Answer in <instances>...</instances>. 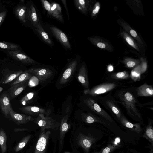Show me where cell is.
<instances>
[{
	"label": "cell",
	"instance_id": "obj_45",
	"mask_svg": "<svg viewBox=\"0 0 153 153\" xmlns=\"http://www.w3.org/2000/svg\"><path fill=\"white\" fill-rule=\"evenodd\" d=\"M150 153H153L152 149L150 150Z\"/></svg>",
	"mask_w": 153,
	"mask_h": 153
},
{
	"label": "cell",
	"instance_id": "obj_27",
	"mask_svg": "<svg viewBox=\"0 0 153 153\" xmlns=\"http://www.w3.org/2000/svg\"><path fill=\"white\" fill-rule=\"evenodd\" d=\"M112 78L116 79L121 80L128 78L130 77V75L126 71H124L114 74L111 75Z\"/></svg>",
	"mask_w": 153,
	"mask_h": 153
},
{
	"label": "cell",
	"instance_id": "obj_41",
	"mask_svg": "<svg viewBox=\"0 0 153 153\" xmlns=\"http://www.w3.org/2000/svg\"><path fill=\"white\" fill-rule=\"evenodd\" d=\"M47 70L45 69H42L39 70L38 72V74L40 75H42L45 74Z\"/></svg>",
	"mask_w": 153,
	"mask_h": 153
},
{
	"label": "cell",
	"instance_id": "obj_3",
	"mask_svg": "<svg viewBox=\"0 0 153 153\" xmlns=\"http://www.w3.org/2000/svg\"><path fill=\"white\" fill-rule=\"evenodd\" d=\"M96 141L94 137L80 134L77 138V144L83 149L86 153H88L89 149L92 144Z\"/></svg>",
	"mask_w": 153,
	"mask_h": 153
},
{
	"label": "cell",
	"instance_id": "obj_29",
	"mask_svg": "<svg viewBox=\"0 0 153 153\" xmlns=\"http://www.w3.org/2000/svg\"><path fill=\"white\" fill-rule=\"evenodd\" d=\"M68 129V125L66 122H63L61 125L59 135V143H62L64 136Z\"/></svg>",
	"mask_w": 153,
	"mask_h": 153
},
{
	"label": "cell",
	"instance_id": "obj_17",
	"mask_svg": "<svg viewBox=\"0 0 153 153\" xmlns=\"http://www.w3.org/2000/svg\"><path fill=\"white\" fill-rule=\"evenodd\" d=\"M7 140L6 134L4 129L1 128L0 130V146L2 153H5L7 151Z\"/></svg>",
	"mask_w": 153,
	"mask_h": 153
},
{
	"label": "cell",
	"instance_id": "obj_36",
	"mask_svg": "<svg viewBox=\"0 0 153 153\" xmlns=\"http://www.w3.org/2000/svg\"><path fill=\"white\" fill-rule=\"evenodd\" d=\"M100 8V5L99 2H97L95 4L92 10L91 16L94 17L98 13Z\"/></svg>",
	"mask_w": 153,
	"mask_h": 153
},
{
	"label": "cell",
	"instance_id": "obj_6",
	"mask_svg": "<svg viewBox=\"0 0 153 153\" xmlns=\"http://www.w3.org/2000/svg\"><path fill=\"white\" fill-rule=\"evenodd\" d=\"M50 29L53 34L64 46L68 49L71 48L68 38L62 31L54 26L50 27Z\"/></svg>",
	"mask_w": 153,
	"mask_h": 153
},
{
	"label": "cell",
	"instance_id": "obj_5",
	"mask_svg": "<svg viewBox=\"0 0 153 153\" xmlns=\"http://www.w3.org/2000/svg\"><path fill=\"white\" fill-rule=\"evenodd\" d=\"M88 104L91 108L97 114L103 117L108 121L111 122H113V120L110 116L94 100L91 99L89 100Z\"/></svg>",
	"mask_w": 153,
	"mask_h": 153
},
{
	"label": "cell",
	"instance_id": "obj_16",
	"mask_svg": "<svg viewBox=\"0 0 153 153\" xmlns=\"http://www.w3.org/2000/svg\"><path fill=\"white\" fill-rule=\"evenodd\" d=\"M120 35L130 45L136 50L139 51L140 49L137 44L127 33L123 31L121 33Z\"/></svg>",
	"mask_w": 153,
	"mask_h": 153
},
{
	"label": "cell",
	"instance_id": "obj_46",
	"mask_svg": "<svg viewBox=\"0 0 153 153\" xmlns=\"http://www.w3.org/2000/svg\"><path fill=\"white\" fill-rule=\"evenodd\" d=\"M64 153H70L68 152H65Z\"/></svg>",
	"mask_w": 153,
	"mask_h": 153
},
{
	"label": "cell",
	"instance_id": "obj_10",
	"mask_svg": "<svg viewBox=\"0 0 153 153\" xmlns=\"http://www.w3.org/2000/svg\"><path fill=\"white\" fill-rule=\"evenodd\" d=\"M89 39L93 44L100 49L109 51L112 50L111 46L107 42L101 38L94 37H90Z\"/></svg>",
	"mask_w": 153,
	"mask_h": 153
},
{
	"label": "cell",
	"instance_id": "obj_35",
	"mask_svg": "<svg viewBox=\"0 0 153 153\" xmlns=\"http://www.w3.org/2000/svg\"><path fill=\"white\" fill-rule=\"evenodd\" d=\"M44 7L47 10L48 14L51 15V5L50 3L46 0H41Z\"/></svg>",
	"mask_w": 153,
	"mask_h": 153
},
{
	"label": "cell",
	"instance_id": "obj_9",
	"mask_svg": "<svg viewBox=\"0 0 153 153\" xmlns=\"http://www.w3.org/2000/svg\"><path fill=\"white\" fill-rule=\"evenodd\" d=\"M9 115L12 120L17 125L26 123L30 120L29 116L15 112L12 108L10 110Z\"/></svg>",
	"mask_w": 153,
	"mask_h": 153
},
{
	"label": "cell",
	"instance_id": "obj_7",
	"mask_svg": "<svg viewBox=\"0 0 153 153\" xmlns=\"http://www.w3.org/2000/svg\"><path fill=\"white\" fill-rule=\"evenodd\" d=\"M9 54L16 60L22 63H31L34 61L27 55L25 54L20 51L11 50L8 52Z\"/></svg>",
	"mask_w": 153,
	"mask_h": 153
},
{
	"label": "cell",
	"instance_id": "obj_4",
	"mask_svg": "<svg viewBox=\"0 0 153 153\" xmlns=\"http://www.w3.org/2000/svg\"><path fill=\"white\" fill-rule=\"evenodd\" d=\"M117 85L114 83H106L98 85L88 91L92 95H97L108 92L115 88Z\"/></svg>",
	"mask_w": 153,
	"mask_h": 153
},
{
	"label": "cell",
	"instance_id": "obj_33",
	"mask_svg": "<svg viewBox=\"0 0 153 153\" xmlns=\"http://www.w3.org/2000/svg\"><path fill=\"white\" fill-rule=\"evenodd\" d=\"M30 8L31 19L33 22H36L38 20V19L36 9L32 4Z\"/></svg>",
	"mask_w": 153,
	"mask_h": 153
},
{
	"label": "cell",
	"instance_id": "obj_13",
	"mask_svg": "<svg viewBox=\"0 0 153 153\" xmlns=\"http://www.w3.org/2000/svg\"><path fill=\"white\" fill-rule=\"evenodd\" d=\"M122 124L125 127L138 133L141 132L142 129L139 123H132L128 121L123 116L119 120Z\"/></svg>",
	"mask_w": 153,
	"mask_h": 153
},
{
	"label": "cell",
	"instance_id": "obj_8",
	"mask_svg": "<svg viewBox=\"0 0 153 153\" xmlns=\"http://www.w3.org/2000/svg\"><path fill=\"white\" fill-rule=\"evenodd\" d=\"M8 94L4 93L0 96V105L3 113L5 116L9 115V111L12 107Z\"/></svg>",
	"mask_w": 153,
	"mask_h": 153
},
{
	"label": "cell",
	"instance_id": "obj_43",
	"mask_svg": "<svg viewBox=\"0 0 153 153\" xmlns=\"http://www.w3.org/2000/svg\"><path fill=\"white\" fill-rule=\"evenodd\" d=\"M27 130L25 128H15L14 129V131L15 132H18L20 131H25Z\"/></svg>",
	"mask_w": 153,
	"mask_h": 153
},
{
	"label": "cell",
	"instance_id": "obj_42",
	"mask_svg": "<svg viewBox=\"0 0 153 153\" xmlns=\"http://www.w3.org/2000/svg\"><path fill=\"white\" fill-rule=\"evenodd\" d=\"M107 70L108 71L111 72L113 71V67L111 65H109L107 67Z\"/></svg>",
	"mask_w": 153,
	"mask_h": 153
},
{
	"label": "cell",
	"instance_id": "obj_34",
	"mask_svg": "<svg viewBox=\"0 0 153 153\" xmlns=\"http://www.w3.org/2000/svg\"><path fill=\"white\" fill-rule=\"evenodd\" d=\"M34 93L33 92H30L24 96L21 100V102L23 105H25L26 102L31 99L34 95Z\"/></svg>",
	"mask_w": 153,
	"mask_h": 153
},
{
	"label": "cell",
	"instance_id": "obj_28",
	"mask_svg": "<svg viewBox=\"0 0 153 153\" xmlns=\"http://www.w3.org/2000/svg\"><path fill=\"white\" fill-rule=\"evenodd\" d=\"M22 72V71H19L15 72L7 75L5 77L3 83L5 84L8 83L19 76Z\"/></svg>",
	"mask_w": 153,
	"mask_h": 153
},
{
	"label": "cell",
	"instance_id": "obj_30",
	"mask_svg": "<svg viewBox=\"0 0 153 153\" xmlns=\"http://www.w3.org/2000/svg\"><path fill=\"white\" fill-rule=\"evenodd\" d=\"M29 75L27 72H25L22 73L15 79V80L12 83L11 86L26 81L29 79Z\"/></svg>",
	"mask_w": 153,
	"mask_h": 153
},
{
	"label": "cell",
	"instance_id": "obj_2",
	"mask_svg": "<svg viewBox=\"0 0 153 153\" xmlns=\"http://www.w3.org/2000/svg\"><path fill=\"white\" fill-rule=\"evenodd\" d=\"M51 132L49 131H41L35 147L34 153H45L47 144Z\"/></svg>",
	"mask_w": 153,
	"mask_h": 153
},
{
	"label": "cell",
	"instance_id": "obj_20",
	"mask_svg": "<svg viewBox=\"0 0 153 153\" xmlns=\"http://www.w3.org/2000/svg\"><path fill=\"white\" fill-rule=\"evenodd\" d=\"M26 7L23 6H20L17 7L15 10V13L17 17L20 20L24 22H26Z\"/></svg>",
	"mask_w": 153,
	"mask_h": 153
},
{
	"label": "cell",
	"instance_id": "obj_22",
	"mask_svg": "<svg viewBox=\"0 0 153 153\" xmlns=\"http://www.w3.org/2000/svg\"><path fill=\"white\" fill-rule=\"evenodd\" d=\"M107 105L115 114L118 119L119 120L122 116L121 112L119 109L111 101L107 100L106 102Z\"/></svg>",
	"mask_w": 153,
	"mask_h": 153
},
{
	"label": "cell",
	"instance_id": "obj_31",
	"mask_svg": "<svg viewBox=\"0 0 153 153\" xmlns=\"http://www.w3.org/2000/svg\"><path fill=\"white\" fill-rule=\"evenodd\" d=\"M0 48L6 49L14 50L18 48V46L15 44L5 42H0Z\"/></svg>",
	"mask_w": 153,
	"mask_h": 153
},
{
	"label": "cell",
	"instance_id": "obj_18",
	"mask_svg": "<svg viewBox=\"0 0 153 153\" xmlns=\"http://www.w3.org/2000/svg\"><path fill=\"white\" fill-rule=\"evenodd\" d=\"M36 30L42 36L44 41L47 43L51 45L52 42L47 33L44 31L43 28L39 23L37 24L35 26Z\"/></svg>",
	"mask_w": 153,
	"mask_h": 153
},
{
	"label": "cell",
	"instance_id": "obj_32",
	"mask_svg": "<svg viewBox=\"0 0 153 153\" xmlns=\"http://www.w3.org/2000/svg\"><path fill=\"white\" fill-rule=\"evenodd\" d=\"M86 121L89 124L92 123L94 122H98L105 124L104 122L102 121L101 120L97 118H94L90 116H88L87 117Z\"/></svg>",
	"mask_w": 153,
	"mask_h": 153
},
{
	"label": "cell",
	"instance_id": "obj_14",
	"mask_svg": "<svg viewBox=\"0 0 153 153\" xmlns=\"http://www.w3.org/2000/svg\"><path fill=\"white\" fill-rule=\"evenodd\" d=\"M51 5V15L61 22H63V19L62 15L61 9L59 4L53 2Z\"/></svg>",
	"mask_w": 153,
	"mask_h": 153
},
{
	"label": "cell",
	"instance_id": "obj_37",
	"mask_svg": "<svg viewBox=\"0 0 153 153\" xmlns=\"http://www.w3.org/2000/svg\"><path fill=\"white\" fill-rule=\"evenodd\" d=\"M140 65L142 73H143L146 71L147 68V63L146 61L143 59H142Z\"/></svg>",
	"mask_w": 153,
	"mask_h": 153
},
{
	"label": "cell",
	"instance_id": "obj_44",
	"mask_svg": "<svg viewBox=\"0 0 153 153\" xmlns=\"http://www.w3.org/2000/svg\"><path fill=\"white\" fill-rule=\"evenodd\" d=\"M3 89V88L1 87H0V92H1L2 91Z\"/></svg>",
	"mask_w": 153,
	"mask_h": 153
},
{
	"label": "cell",
	"instance_id": "obj_26",
	"mask_svg": "<svg viewBox=\"0 0 153 153\" xmlns=\"http://www.w3.org/2000/svg\"><path fill=\"white\" fill-rule=\"evenodd\" d=\"M120 146L116 144H108L107 146L102 149L100 151L95 153H111L113 151L120 147Z\"/></svg>",
	"mask_w": 153,
	"mask_h": 153
},
{
	"label": "cell",
	"instance_id": "obj_19",
	"mask_svg": "<svg viewBox=\"0 0 153 153\" xmlns=\"http://www.w3.org/2000/svg\"><path fill=\"white\" fill-rule=\"evenodd\" d=\"M142 73L140 64L131 71L130 77L134 81L140 80Z\"/></svg>",
	"mask_w": 153,
	"mask_h": 153
},
{
	"label": "cell",
	"instance_id": "obj_12",
	"mask_svg": "<svg viewBox=\"0 0 153 153\" xmlns=\"http://www.w3.org/2000/svg\"><path fill=\"white\" fill-rule=\"evenodd\" d=\"M136 90L138 95L140 96H152L153 95L152 87L146 83L137 87Z\"/></svg>",
	"mask_w": 153,
	"mask_h": 153
},
{
	"label": "cell",
	"instance_id": "obj_25",
	"mask_svg": "<svg viewBox=\"0 0 153 153\" xmlns=\"http://www.w3.org/2000/svg\"><path fill=\"white\" fill-rule=\"evenodd\" d=\"M76 6L77 8L83 13L87 11V5L85 0H76L74 1Z\"/></svg>",
	"mask_w": 153,
	"mask_h": 153
},
{
	"label": "cell",
	"instance_id": "obj_38",
	"mask_svg": "<svg viewBox=\"0 0 153 153\" xmlns=\"http://www.w3.org/2000/svg\"><path fill=\"white\" fill-rule=\"evenodd\" d=\"M6 14V12L4 11L0 13V26L4 21Z\"/></svg>",
	"mask_w": 153,
	"mask_h": 153
},
{
	"label": "cell",
	"instance_id": "obj_11",
	"mask_svg": "<svg viewBox=\"0 0 153 153\" xmlns=\"http://www.w3.org/2000/svg\"><path fill=\"white\" fill-rule=\"evenodd\" d=\"M25 81L12 85L9 90V97L10 99L15 98L25 88Z\"/></svg>",
	"mask_w": 153,
	"mask_h": 153
},
{
	"label": "cell",
	"instance_id": "obj_15",
	"mask_svg": "<svg viewBox=\"0 0 153 153\" xmlns=\"http://www.w3.org/2000/svg\"><path fill=\"white\" fill-rule=\"evenodd\" d=\"M120 25L125 30L132 36L140 44L143 42L136 32L126 23L123 22H120Z\"/></svg>",
	"mask_w": 153,
	"mask_h": 153
},
{
	"label": "cell",
	"instance_id": "obj_39",
	"mask_svg": "<svg viewBox=\"0 0 153 153\" xmlns=\"http://www.w3.org/2000/svg\"><path fill=\"white\" fill-rule=\"evenodd\" d=\"M62 2V3L63 4L65 7L66 10V13L67 14V15H68V19H69V12L68 11V8L67 6V4H66V0H61Z\"/></svg>",
	"mask_w": 153,
	"mask_h": 153
},
{
	"label": "cell",
	"instance_id": "obj_23",
	"mask_svg": "<svg viewBox=\"0 0 153 153\" xmlns=\"http://www.w3.org/2000/svg\"><path fill=\"white\" fill-rule=\"evenodd\" d=\"M123 62L126 67L129 68H134L140 64L139 60L131 58H126Z\"/></svg>",
	"mask_w": 153,
	"mask_h": 153
},
{
	"label": "cell",
	"instance_id": "obj_24",
	"mask_svg": "<svg viewBox=\"0 0 153 153\" xmlns=\"http://www.w3.org/2000/svg\"><path fill=\"white\" fill-rule=\"evenodd\" d=\"M31 137V135H28L24 137L15 147V151L18 152L22 150L26 145Z\"/></svg>",
	"mask_w": 153,
	"mask_h": 153
},
{
	"label": "cell",
	"instance_id": "obj_40",
	"mask_svg": "<svg viewBox=\"0 0 153 153\" xmlns=\"http://www.w3.org/2000/svg\"><path fill=\"white\" fill-rule=\"evenodd\" d=\"M78 79L79 81L82 84H85L86 83L85 78L83 76H79L78 77Z\"/></svg>",
	"mask_w": 153,
	"mask_h": 153
},
{
	"label": "cell",
	"instance_id": "obj_1",
	"mask_svg": "<svg viewBox=\"0 0 153 153\" xmlns=\"http://www.w3.org/2000/svg\"><path fill=\"white\" fill-rule=\"evenodd\" d=\"M121 99L123 101L126 109L131 115L140 117V115L137 111L136 106L135 99L131 93L128 92H126L121 96Z\"/></svg>",
	"mask_w": 153,
	"mask_h": 153
},
{
	"label": "cell",
	"instance_id": "obj_21",
	"mask_svg": "<svg viewBox=\"0 0 153 153\" xmlns=\"http://www.w3.org/2000/svg\"><path fill=\"white\" fill-rule=\"evenodd\" d=\"M143 136L153 145V128L151 123H150L146 128Z\"/></svg>",
	"mask_w": 153,
	"mask_h": 153
}]
</instances>
